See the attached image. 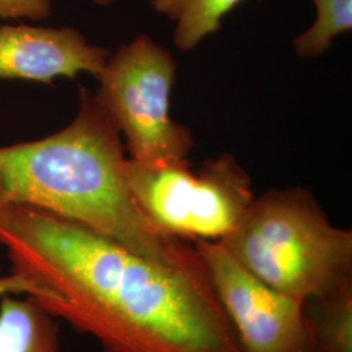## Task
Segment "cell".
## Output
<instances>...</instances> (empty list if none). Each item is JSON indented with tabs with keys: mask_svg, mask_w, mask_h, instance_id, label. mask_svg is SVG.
Here are the masks:
<instances>
[{
	"mask_svg": "<svg viewBox=\"0 0 352 352\" xmlns=\"http://www.w3.org/2000/svg\"><path fill=\"white\" fill-rule=\"evenodd\" d=\"M0 245L33 299L104 352H243L205 269L141 256L80 223L0 205Z\"/></svg>",
	"mask_w": 352,
	"mask_h": 352,
	"instance_id": "cell-1",
	"label": "cell"
},
{
	"mask_svg": "<svg viewBox=\"0 0 352 352\" xmlns=\"http://www.w3.org/2000/svg\"><path fill=\"white\" fill-rule=\"evenodd\" d=\"M120 136L97 94L81 88L69 126L45 139L0 146V205L45 210L154 261L202 270L195 247L164 234L141 212Z\"/></svg>",
	"mask_w": 352,
	"mask_h": 352,
	"instance_id": "cell-2",
	"label": "cell"
},
{
	"mask_svg": "<svg viewBox=\"0 0 352 352\" xmlns=\"http://www.w3.org/2000/svg\"><path fill=\"white\" fill-rule=\"evenodd\" d=\"M221 243L254 277L304 304L352 282L351 231L334 226L305 189L254 197Z\"/></svg>",
	"mask_w": 352,
	"mask_h": 352,
	"instance_id": "cell-3",
	"label": "cell"
},
{
	"mask_svg": "<svg viewBox=\"0 0 352 352\" xmlns=\"http://www.w3.org/2000/svg\"><path fill=\"white\" fill-rule=\"evenodd\" d=\"M126 173L141 212L176 239L222 241L254 200L251 176L228 153L197 171L188 161L145 164L126 158Z\"/></svg>",
	"mask_w": 352,
	"mask_h": 352,
	"instance_id": "cell-4",
	"label": "cell"
},
{
	"mask_svg": "<svg viewBox=\"0 0 352 352\" xmlns=\"http://www.w3.org/2000/svg\"><path fill=\"white\" fill-rule=\"evenodd\" d=\"M174 56L139 34L111 54L98 75V100L126 139L129 160L139 164L188 161L195 140L171 116Z\"/></svg>",
	"mask_w": 352,
	"mask_h": 352,
	"instance_id": "cell-5",
	"label": "cell"
},
{
	"mask_svg": "<svg viewBox=\"0 0 352 352\" xmlns=\"http://www.w3.org/2000/svg\"><path fill=\"white\" fill-rule=\"evenodd\" d=\"M243 352H308L305 304L254 277L221 241H195Z\"/></svg>",
	"mask_w": 352,
	"mask_h": 352,
	"instance_id": "cell-6",
	"label": "cell"
},
{
	"mask_svg": "<svg viewBox=\"0 0 352 352\" xmlns=\"http://www.w3.org/2000/svg\"><path fill=\"white\" fill-rule=\"evenodd\" d=\"M111 51L89 43L75 28L0 26V80L52 85L58 77L101 74Z\"/></svg>",
	"mask_w": 352,
	"mask_h": 352,
	"instance_id": "cell-7",
	"label": "cell"
},
{
	"mask_svg": "<svg viewBox=\"0 0 352 352\" xmlns=\"http://www.w3.org/2000/svg\"><path fill=\"white\" fill-rule=\"evenodd\" d=\"M0 352H59L55 324L33 299L1 296Z\"/></svg>",
	"mask_w": 352,
	"mask_h": 352,
	"instance_id": "cell-8",
	"label": "cell"
},
{
	"mask_svg": "<svg viewBox=\"0 0 352 352\" xmlns=\"http://www.w3.org/2000/svg\"><path fill=\"white\" fill-rule=\"evenodd\" d=\"M308 352H352V282L305 302Z\"/></svg>",
	"mask_w": 352,
	"mask_h": 352,
	"instance_id": "cell-9",
	"label": "cell"
},
{
	"mask_svg": "<svg viewBox=\"0 0 352 352\" xmlns=\"http://www.w3.org/2000/svg\"><path fill=\"white\" fill-rule=\"evenodd\" d=\"M243 1L245 0H151V7L175 23L176 47L190 51L218 32L223 19Z\"/></svg>",
	"mask_w": 352,
	"mask_h": 352,
	"instance_id": "cell-10",
	"label": "cell"
},
{
	"mask_svg": "<svg viewBox=\"0 0 352 352\" xmlns=\"http://www.w3.org/2000/svg\"><path fill=\"white\" fill-rule=\"evenodd\" d=\"M315 23L294 39V50L302 59L325 54L333 41L351 32L352 0H314Z\"/></svg>",
	"mask_w": 352,
	"mask_h": 352,
	"instance_id": "cell-11",
	"label": "cell"
},
{
	"mask_svg": "<svg viewBox=\"0 0 352 352\" xmlns=\"http://www.w3.org/2000/svg\"><path fill=\"white\" fill-rule=\"evenodd\" d=\"M52 0H0V17L41 21L50 16Z\"/></svg>",
	"mask_w": 352,
	"mask_h": 352,
	"instance_id": "cell-12",
	"label": "cell"
},
{
	"mask_svg": "<svg viewBox=\"0 0 352 352\" xmlns=\"http://www.w3.org/2000/svg\"><path fill=\"white\" fill-rule=\"evenodd\" d=\"M6 295H26L28 298H33L36 295V289L16 274L8 277H0V296Z\"/></svg>",
	"mask_w": 352,
	"mask_h": 352,
	"instance_id": "cell-13",
	"label": "cell"
},
{
	"mask_svg": "<svg viewBox=\"0 0 352 352\" xmlns=\"http://www.w3.org/2000/svg\"><path fill=\"white\" fill-rule=\"evenodd\" d=\"M97 6H100V7H107V6H110V4H113V1H116V0H93Z\"/></svg>",
	"mask_w": 352,
	"mask_h": 352,
	"instance_id": "cell-14",
	"label": "cell"
}]
</instances>
